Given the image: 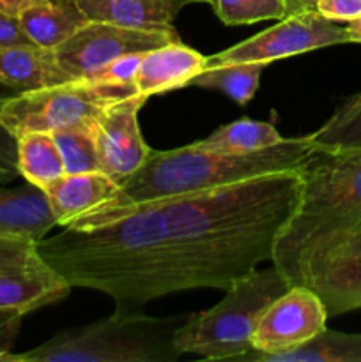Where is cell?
I'll return each mask as SVG.
<instances>
[{
	"mask_svg": "<svg viewBox=\"0 0 361 362\" xmlns=\"http://www.w3.org/2000/svg\"><path fill=\"white\" fill-rule=\"evenodd\" d=\"M301 187V170L269 173L138 205L91 228H64L38 246L73 288L101 292L115 311L137 313L168 293L227 290L271 262Z\"/></svg>",
	"mask_w": 361,
	"mask_h": 362,
	"instance_id": "6da1fadb",
	"label": "cell"
},
{
	"mask_svg": "<svg viewBox=\"0 0 361 362\" xmlns=\"http://www.w3.org/2000/svg\"><path fill=\"white\" fill-rule=\"evenodd\" d=\"M317 147L310 134L283 138L280 144L248 154L188 147L154 151L144 165L127 177L112 198L78 219L69 228H91L110 223L130 209L183 194L202 193L241 180L278 172L301 170Z\"/></svg>",
	"mask_w": 361,
	"mask_h": 362,
	"instance_id": "7a4b0ae2",
	"label": "cell"
},
{
	"mask_svg": "<svg viewBox=\"0 0 361 362\" xmlns=\"http://www.w3.org/2000/svg\"><path fill=\"white\" fill-rule=\"evenodd\" d=\"M301 175V197L271 260L292 286L306 285L328 255L361 228V151L317 148Z\"/></svg>",
	"mask_w": 361,
	"mask_h": 362,
	"instance_id": "3957f363",
	"label": "cell"
},
{
	"mask_svg": "<svg viewBox=\"0 0 361 362\" xmlns=\"http://www.w3.org/2000/svg\"><path fill=\"white\" fill-rule=\"evenodd\" d=\"M188 313L149 317L144 311L122 313L80 327L66 329L42 345L11 354L7 362H176V332Z\"/></svg>",
	"mask_w": 361,
	"mask_h": 362,
	"instance_id": "277c9868",
	"label": "cell"
},
{
	"mask_svg": "<svg viewBox=\"0 0 361 362\" xmlns=\"http://www.w3.org/2000/svg\"><path fill=\"white\" fill-rule=\"evenodd\" d=\"M290 286L275 265L255 269L234 281L211 310L188 313L173 338L176 349L205 361H239L253 350L251 336L262 313Z\"/></svg>",
	"mask_w": 361,
	"mask_h": 362,
	"instance_id": "5b68a950",
	"label": "cell"
},
{
	"mask_svg": "<svg viewBox=\"0 0 361 362\" xmlns=\"http://www.w3.org/2000/svg\"><path fill=\"white\" fill-rule=\"evenodd\" d=\"M134 92V87L71 80L7 98L0 110V120L14 138L25 133H53L67 127L92 129L112 103Z\"/></svg>",
	"mask_w": 361,
	"mask_h": 362,
	"instance_id": "8992f818",
	"label": "cell"
},
{
	"mask_svg": "<svg viewBox=\"0 0 361 362\" xmlns=\"http://www.w3.org/2000/svg\"><path fill=\"white\" fill-rule=\"evenodd\" d=\"M180 41L172 27L137 28L108 21H88L57 46V62L71 80H91L96 73L130 53H145L166 42Z\"/></svg>",
	"mask_w": 361,
	"mask_h": 362,
	"instance_id": "52a82bcc",
	"label": "cell"
},
{
	"mask_svg": "<svg viewBox=\"0 0 361 362\" xmlns=\"http://www.w3.org/2000/svg\"><path fill=\"white\" fill-rule=\"evenodd\" d=\"M27 237L0 235V311L27 315L59 303L73 286Z\"/></svg>",
	"mask_w": 361,
	"mask_h": 362,
	"instance_id": "ba28073f",
	"label": "cell"
},
{
	"mask_svg": "<svg viewBox=\"0 0 361 362\" xmlns=\"http://www.w3.org/2000/svg\"><path fill=\"white\" fill-rule=\"evenodd\" d=\"M343 42H350V39L347 28L338 25V21L322 16L315 9L303 11L289 14L271 28L207 57V67L236 62H262L269 66L275 60Z\"/></svg>",
	"mask_w": 361,
	"mask_h": 362,
	"instance_id": "9c48e42d",
	"label": "cell"
},
{
	"mask_svg": "<svg viewBox=\"0 0 361 362\" xmlns=\"http://www.w3.org/2000/svg\"><path fill=\"white\" fill-rule=\"evenodd\" d=\"M328 318L324 303L310 286H290L262 313L251 336L253 350L239 361L265 362L297 349L324 331Z\"/></svg>",
	"mask_w": 361,
	"mask_h": 362,
	"instance_id": "30bf717a",
	"label": "cell"
},
{
	"mask_svg": "<svg viewBox=\"0 0 361 362\" xmlns=\"http://www.w3.org/2000/svg\"><path fill=\"white\" fill-rule=\"evenodd\" d=\"M147 99L134 92L112 103L92 127L99 168L119 186L144 165L152 152L142 136L138 122V113Z\"/></svg>",
	"mask_w": 361,
	"mask_h": 362,
	"instance_id": "8fae6325",
	"label": "cell"
},
{
	"mask_svg": "<svg viewBox=\"0 0 361 362\" xmlns=\"http://www.w3.org/2000/svg\"><path fill=\"white\" fill-rule=\"evenodd\" d=\"M207 69V57L183 41L166 42L142 55L140 67L134 78L137 94H166L170 90L188 87L195 76Z\"/></svg>",
	"mask_w": 361,
	"mask_h": 362,
	"instance_id": "7c38bea8",
	"label": "cell"
},
{
	"mask_svg": "<svg viewBox=\"0 0 361 362\" xmlns=\"http://www.w3.org/2000/svg\"><path fill=\"white\" fill-rule=\"evenodd\" d=\"M119 184L103 172L64 173L45 189L57 226L69 228L115 194Z\"/></svg>",
	"mask_w": 361,
	"mask_h": 362,
	"instance_id": "4fadbf2b",
	"label": "cell"
},
{
	"mask_svg": "<svg viewBox=\"0 0 361 362\" xmlns=\"http://www.w3.org/2000/svg\"><path fill=\"white\" fill-rule=\"evenodd\" d=\"M71 81L57 62L55 52L34 42L0 45V85L20 92Z\"/></svg>",
	"mask_w": 361,
	"mask_h": 362,
	"instance_id": "5bb4252c",
	"label": "cell"
},
{
	"mask_svg": "<svg viewBox=\"0 0 361 362\" xmlns=\"http://www.w3.org/2000/svg\"><path fill=\"white\" fill-rule=\"evenodd\" d=\"M57 226L45 189L27 182L23 186L0 187V235L45 239Z\"/></svg>",
	"mask_w": 361,
	"mask_h": 362,
	"instance_id": "9a60e30c",
	"label": "cell"
},
{
	"mask_svg": "<svg viewBox=\"0 0 361 362\" xmlns=\"http://www.w3.org/2000/svg\"><path fill=\"white\" fill-rule=\"evenodd\" d=\"M91 21L124 27H172L180 11L204 0H78Z\"/></svg>",
	"mask_w": 361,
	"mask_h": 362,
	"instance_id": "2e32d148",
	"label": "cell"
},
{
	"mask_svg": "<svg viewBox=\"0 0 361 362\" xmlns=\"http://www.w3.org/2000/svg\"><path fill=\"white\" fill-rule=\"evenodd\" d=\"M18 21L30 42L55 49L91 20L78 0H46L25 9Z\"/></svg>",
	"mask_w": 361,
	"mask_h": 362,
	"instance_id": "e0dca14e",
	"label": "cell"
},
{
	"mask_svg": "<svg viewBox=\"0 0 361 362\" xmlns=\"http://www.w3.org/2000/svg\"><path fill=\"white\" fill-rule=\"evenodd\" d=\"M306 286L321 297L328 317L361 310V255L329 258L310 276Z\"/></svg>",
	"mask_w": 361,
	"mask_h": 362,
	"instance_id": "ac0fdd59",
	"label": "cell"
},
{
	"mask_svg": "<svg viewBox=\"0 0 361 362\" xmlns=\"http://www.w3.org/2000/svg\"><path fill=\"white\" fill-rule=\"evenodd\" d=\"M18 173L27 182L46 189L66 173L52 133H25L16 138Z\"/></svg>",
	"mask_w": 361,
	"mask_h": 362,
	"instance_id": "d6986e66",
	"label": "cell"
},
{
	"mask_svg": "<svg viewBox=\"0 0 361 362\" xmlns=\"http://www.w3.org/2000/svg\"><path fill=\"white\" fill-rule=\"evenodd\" d=\"M282 140L283 136L271 122L239 119L225 124V126H219L204 140H198L191 145L205 148V151L227 152V154H248V152L273 147Z\"/></svg>",
	"mask_w": 361,
	"mask_h": 362,
	"instance_id": "ffe728a7",
	"label": "cell"
},
{
	"mask_svg": "<svg viewBox=\"0 0 361 362\" xmlns=\"http://www.w3.org/2000/svg\"><path fill=\"white\" fill-rule=\"evenodd\" d=\"M268 64L262 62H236L219 64L202 71L191 80L190 85L200 88H214L223 92L237 105L244 106L255 98L260 85V76Z\"/></svg>",
	"mask_w": 361,
	"mask_h": 362,
	"instance_id": "44dd1931",
	"label": "cell"
},
{
	"mask_svg": "<svg viewBox=\"0 0 361 362\" xmlns=\"http://www.w3.org/2000/svg\"><path fill=\"white\" fill-rule=\"evenodd\" d=\"M265 362H361V334L329 331L319 332L310 341Z\"/></svg>",
	"mask_w": 361,
	"mask_h": 362,
	"instance_id": "7402d4cb",
	"label": "cell"
},
{
	"mask_svg": "<svg viewBox=\"0 0 361 362\" xmlns=\"http://www.w3.org/2000/svg\"><path fill=\"white\" fill-rule=\"evenodd\" d=\"M319 151H361V90L310 133Z\"/></svg>",
	"mask_w": 361,
	"mask_h": 362,
	"instance_id": "603a6c76",
	"label": "cell"
},
{
	"mask_svg": "<svg viewBox=\"0 0 361 362\" xmlns=\"http://www.w3.org/2000/svg\"><path fill=\"white\" fill-rule=\"evenodd\" d=\"M66 173L101 172L94 133L91 127H67L53 131Z\"/></svg>",
	"mask_w": 361,
	"mask_h": 362,
	"instance_id": "cb8c5ba5",
	"label": "cell"
},
{
	"mask_svg": "<svg viewBox=\"0 0 361 362\" xmlns=\"http://www.w3.org/2000/svg\"><path fill=\"white\" fill-rule=\"evenodd\" d=\"M216 16L227 27L253 25L289 16L285 0H207Z\"/></svg>",
	"mask_w": 361,
	"mask_h": 362,
	"instance_id": "d4e9b609",
	"label": "cell"
},
{
	"mask_svg": "<svg viewBox=\"0 0 361 362\" xmlns=\"http://www.w3.org/2000/svg\"><path fill=\"white\" fill-rule=\"evenodd\" d=\"M142 55L144 53H130V55L120 57L103 67L91 80L108 85H120V87H134V78H137L138 67H140Z\"/></svg>",
	"mask_w": 361,
	"mask_h": 362,
	"instance_id": "484cf974",
	"label": "cell"
},
{
	"mask_svg": "<svg viewBox=\"0 0 361 362\" xmlns=\"http://www.w3.org/2000/svg\"><path fill=\"white\" fill-rule=\"evenodd\" d=\"M6 101L7 98L0 95V110H2ZM16 175H20L18 173L16 138L7 131V127L0 120V180L6 182V180L14 179Z\"/></svg>",
	"mask_w": 361,
	"mask_h": 362,
	"instance_id": "4316f807",
	"label": "cell"
},
{
	"mask_svg": "<svg viewBox=\"0 0 361 362\" xmlns=\"http://www.w3.org/2000/svg\"><path fill=\"white\" fill-rule=\"evenodd\" d=\"M315 11L333 21H353L361 16V0H315Z\"/></svg>",
	"mask_w": 361,
	"mask_h": 362,
	"instance_id": "83f0119b",
	"label": "cell"
},
{
	"mask_svg": "<svg viewBox=\"0 0 361 362\" xmlns=\"http://www.w3.org/2000/svg\"><path fill=\"white\" fill-rule=\"evenodd\" d=\"M25 315L13 313V311H0V362H7L14 341L20 332L21 320Z\"/></svg>",
	"mask_w": 361,
	"mask_h": 362,
	"instance_id": "f1b7e54d",
	"label": "cell"
},
{
	"mask_svg": "<svg viewBox=\"0 0 361 362\" xmlns=\"http://www.w3.org/2000/svg\"><path fill=\"white\" fill-rule=\"evenodd\" d=\"M30 39L21 30L18 18L0 13V45H23Z\"/></svg>",
	"mask_w": 361,
	"mask_h": 362,
	"instance_id": "f546056e",
	"label": "cell"
},
{
	"mask_svg": "<svg viewBox=\"0 0 361 362\" xmlns=\"http://www.w3.org/2000/svg\"><path fill=\"white\" fill-rule=\"evenodd\" d=\"M361 255V228H357L356 232L350 233L343 243H340L331 253L328 255L324 262H328L329 258H335V257H357Z\"/></svg>",
	"mask_w": 361,
	"mask_h": 362,
	"instance_id": "4dcf8cb0",
	"label": "cell"
},
{
	"mask_svg": "<svg viewBox=\"0 0 361 362\" xmlns=\"http://www.w3.org/2000/svg\"><path fill=\"white\" fill-rule=\"evenodd\" d=\"M42 2H46V0H0V13L18 18L25 9Z\"/></svg>",
	"mask_w": 361,
	"mask_h": 362,
	"instance_id": "1f68e13d",
	"label": "cell"
},
{
	"mask_svg": "<svg viewBox=\"0 0 361 362\" xmlns=\"http://www.w3.org/2000/svg\"><path fill=\"white\" fill-rule=\"evenodd\" d=\"M289 14L303 13V11H314L315 0H285Z\"/></svg>",
	"mask_w": 361,
	"mask_h": 362,
	"instance_id": "d6a6232c",
	"label": "cell"
},
{
	"mask_svg": "<svg viewBox=\"0 0 361 362\" xmlns=\"http://www.w3.org/2000/svg\"><path fill=\"white\" fill-rule=\"evenodd\" d=\"M345 28L347 34H349L350 42H361V16L353 21H347Z\"/></svg>",
	"mask_w": 361,
	"mask_h": 362,
	"instance_id": "836d02e7",
	"label": "cell"
}]
</instances>
